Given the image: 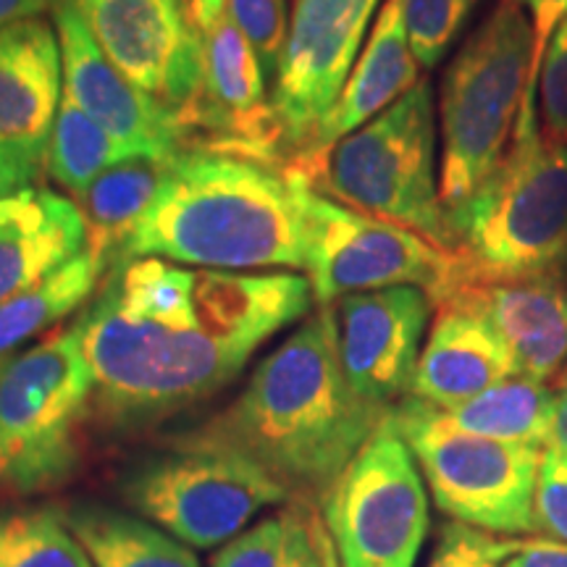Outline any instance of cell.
Listing matches in <instances>:
<instances>
[{"mask_svg": "<svg viewBox=\"0 0 567 567\" xmlns=\"http://www.w3.org/2000/svg\"><path fill=\"white\" fill-rule=\"evenodd\" d=\"M313 302L300 274L122 260L74 321L95 381L92 415L113 429H137L197 405Z\"/></svg>", "mask_w": 567, "mask_h": 567, "instance_id": "cell-1", "label": "cell"}, {"mask_svg": "<svg viewBox=\"0 0 567 567\" xmlns=\"http://www.w3.org/2000/svg\"><path fill=\"white\" fill-rule=\"evenodd\" d=\"M389 413L350 386L334 313L318 308L260 360L229 408L172 444L231 452L292 496L321 502Z\"/></svg>", "mask_w": 567, "mask_h": 567, "instance_id": "cell-2", "label": "cell"}, {"mask_svg": "<svg viewBox=\"0 0 567 567\" xmlns=\"http://www.w3.org/2000/svg\"><path fill=\"white\" fill-rule=\"evenodd\" d=\"M295 168L184 147L163 163L151 208L116 264L163 258L213 271L302 268V193Z\"/></svg>", "mask_w": 567, "mask_h": 567, "instance_id": "cell-3", "label": "cell"}, {"mask_svg": "<svg viewBox=\"0 0 567 567\" xmlns=\"http://www.w3.org/2000/svg\"><path fill=\"white\" fill-rule=\"evenodd\" d=\"M446 226L463 260L457 284L559 276L567 266V142L538 124V84H528L502 161L446 210Z\"/></svg>", "mask_w": 567, "mask_h": 567, "instance_id": "cell-4", "label": "cell"}, {"mask_svg": "<svg viewBox=\"0 0 567 567\" xmlns=\"http://www.w3.org/2000/svg\"><path fill=\"white\" fill-rule=\"evenodd\" d=\"M287 168L329 200L405 226L452 252L436 174V111L429 80L329 151Z\"/></svg>", "mask_w": 567, "mask_h": 567, "instance_id": "cell-5", "label": "cell"}, {"mask_svg": "<svg viewBox=\"0 0 567 567\" xmlns=\"http://www.w3.org/2000/svg\"><path fill=\"white\" fill-rule=\"evenodd\" d=\"M534 24L520 0H499L446 69L439 95L444 210L463 203L505 155L534 74Z\"/></svg>", "mask_w": 567, "mask_h": 567, "instance_id": "cell-6", "label": "cell"}, {"mask_svg": "<svg viewBox=\"0 0 567 567\" xmlns=\"http://www.w3.org/2000/svg\"><path fill=\"white\" fill-rule=\"evenodd\" d=\"M92 394L76 323L0 365V499L48 494L76 476Z\"/></svg>", "mask_w": 567, "mask_h": 567, "instance_id": "cell-7", "label": "cell"}, {"mask_svg": "<svg viewBox=\"0 0 567 567\" xmlns=\"http://www.w3.org/2000/svg\"><path fill=\"white\" fill-rule=\"evenodd\" d=\"M392 421L444 515L492 536L538 528L536 481L544 450L465 434L413 396L396 402Z\"/></svg>", "mask_w": 567, "mask_h": 567, "instance_id": "cell-8", "label": "cell"}, {"mask_svg": "<svg viewBox=\"0 0 567 567\" xmlns=\"http://www.w3.org/2000/svg\"><path fill=\"white\" fill-rule=\"evenodd\" d=\"M302 205V268L313 287L318 308L347 295L386 287H421L431 302L455 287L463 260L421 234L339 205L308 182Z\"/></svg>", "mask_w": 567, "mask_h": 567, "instance_id": "cell-9", "label": "cell"}, {"mask_svg": "<svg viewBox=\"0 0 567 567\" xmlns=\"http://www.w3.org/2000/svg\"><path fill=\"white\" fill-rule=\"evenodd\" d=\"M339 567H415L429 536L421 467L389 413L321 496Z\"/></svg>", "mask_w": 567, "mask_h": 567, "instance_id": "cell-10", "label": "cell"}, {"mask_svg": "<svg viewBox=\"0 0 567 567\" xmlns=\"http://www.w3.org/2000/svg\"><path fill=\"white\" fill-rule=\"evenodd\" d=\"M134 513L193 549H213L245 530L260 509L292 494L250 460L224 450L172 444L124 478Z\"/></svg>", "mask_w": 567, "mask_h": 567, "instance_id": "cell-11", "label": "cell"}, {"mask_svg": "<svg viewBox=\"0 0 567 567\" xmlns=\"http://www.w3.org/2000/svg\"><path fill=\"white\" fill-rule=\"evenodd\" d=\"M381 0H295L271 105L287 166L308 151L342 95Z\"/></svg>", "mask_w": 567, "mask_h": 567, "instance_id": "cell-12", "label": "cell"}, {"mask_svg": "<svg viewBox=\"0 0 567 567\" xmlns=\"http://www.w3.org/2000/svg\"><path fill=\"white\" fill-rule=\"evenodd\" d=\"M266 84L258 55L224 11L213 30L203 32L200 87L176 116L184 147L287 168Z\"/></svg>", "mask_w": 567, "mask_h": 567, "instance_id": "cell-13", "label": "cell"}, {"mask_svg": "<svg viewBox=\"0 0 567 567\" xmlns=\"http://www.w3.org/2000/svg\"><path fill=\"white\" fill-rule=\"evenodd\" d=\"M134 87L179 116L200 87L203 34L187 0H71Z\"/></svg>", "mask_w": 567, "mask_h": 567, "instance_id": "cell-14", "label": "cell"}, {"mask_svg": "<svg viewBox=\"0 0 567 567\" xmlns=\"http://www.w3.org/2000/svg\"><path fill=\"white\" fill-rule=\"evenodd\" d=\"M63 97L59 34L45 19L0 30V197L38 187Z\"/></svg>", "mask_w": 567, "mask_h": 567, "instance_id": "cell-15", "label": "cell"}, {"mask_svg": "<svg viewBox=\"0 0 567 567\" xmlns=\"http://www.w3.org/2000/svg\"><path fill=\"white\" fill-rule=\"evenodd\" d=\"M342 371L365 402L392 410L405 400L434 302L421 287H386L329 305Z\"/></svg>", "mask_w": 567, "mask_h": 567, "instance_id": "cell-16", "label": "cell"}, {"mask_svg": "<svg viewBox=\"0 0 567 567\" xmlns=\"http://www.w3.org/2000/svg\"><path fill=\"white\" fill-rule=\"evenodd\" d=\"M53 21L61 42L63 92L92 122L132 158L168 161L184 151V134L174 113L134 87L105 59L71 0H55Z\"/></svg>", "mask_w": 567, "mask_h": 567, "instance_id": "cell-17", "label": "cell"}, {"mask_svg": "<svg viewBox=\"0 0 567 567\" xmlns=\"http://www.w3.org/2000/svg\"><path fill=\"white\" fill-rule=\"evenodd\" d=\"M436 308H465L494 326L517 373L547 381L567 363V284L557 274L457 284Z\"/></svg>", "mask_w": 567, "mask_h": 567, "instance_id": "cell-18", "label": "cell"}, {"mask_svg": "<svg viewBox=\"0 0 567 567\" xmlns=\"http://www.w3.org/2000/svg\"><path fill=\"white\" fill-rule=\"evenodd\" d=\"M87 250V226L71 197L45 187L0 197V302L38 287Z\"/></svg>", "mask_w": 567, "mask_h": 567, "instance_id": "cell-19", "label": "cell"}, {"mask_svg": "<svg viewBox=\"0 0 567 567\" xmlns=\"http://www.w3.org/2000/svg\"><path fill=\"white\" fill-rule=\"evenodd\" d=\"M436 310L408 396L434 408H455L520 375L505 339L486 318L465 308Z\"/></svg>", "mask_w": 567, "mask_h": 567, "instance_id": "cell-20", "label": "cell"}, {"mask_svg": "<svg viewBox=\"0 0 567 567\" xmlns=\"http://www.w3.org/2000/svg\"><path fill=\"white\" fill-rule=\"evenodd\" d=\"M421 63H417L413 48H410L405 17H402V0H384L379 19H375L371 40L365 42L363 53L354 63L350 80H347L342 95L326 113L323 124L318 126L313 142L300 158V163L313 158L344 140L347 134L358 132L371 118L384 113L402 95L421 82Z\"/></svg>", "mask_w": 567, "mask_h": 567, "instance_id": "cell-21", "label": "cell"}, {"mask_svg": "<svg viewBox=\"0 0 567 567\" xmlns=\"http://www.w3.org/2000/svg\"><path fill=\"white\" fill-rule=\"evenodd\" d=\"M434 413L465 434L547 450L555 431V389L528 375H513L455 408H434Z\"/></svg>", "mask_w": 567, "mask_h": 567, "instance_id": "cell-22", "label": "cell"}, {"mask_svg": "<svg viewBox=\"0 0 567 567\" xmlns=\"http://www.w3.org/2000/svg\"><path fill=\"white\" fill-rule=\"evenodd\" d=\"M163 163L151 158L116 163L74 200L87 226V250L103 276L116 266L124 239L151 208L163 179Z\"/></svg>", "mask_w": 567, "mask_h": 567, "instance_id": "cell-23", "label": "cell"}, {"mask_svg": "<svg viewBox=\"0 0 567 567\" xmlns=\"http://www.w3.org/2000/svg\"><path fill=\"white\" fill-rule=\"evenodd\" d=\"M66 520L92 567H200L193 547L140 515L82 502L66 507Z\"/></svg>", "mask_w": 567, "mask_h": 567, "instance_id": "cell-24", "label": "cell"}, {"mask_svg": "<svg viewBox=\"0 0 567 567\" xmlns=\"http://www.w3.org/2000/svg\"><path fill=\"white\" fill-rule=\"evenodd\" d=\"M101 279V266L90 250H84L80 258L48 276L38 287L0 302V365L24 352L34 339L51 334L63 318L82 310V305L92 300Z\"/></svg>", "mask_w": 567, "mask_h": 567, "instance_id": "cell-25", "label": "cell"}, {"mask_svg": "<svg viewBox=\"0 0 567 567\" xmlns=\"http://www.w3.org/2000/svg\"><path fill=\"white\" fill-rule=\"evenodd\" d=\"M0 567H92L66 507L0 509Z\"/></svg>", "mask_w": 567, "mask_h": 567, "instance_id": "cell-26", "label": "cell"}, {"mask_svg": "<svg viewBox=\"0 0 567 567\" xmlns=\"http://www.w3.org/2000/svg\"><path fill=\"white\" fill-rule=\"evenodd\" d=\"M130 158L132 155L63 92L48 151V176L76 200L103 172Z\"/></svg>", "mask_w": 567, "mask_h": 567, "instance_id": "cell-27", "label": "cell"}, {"mask_svg": "<svg viewBox=\"0 0 567 567\" xmlns=\"http://www.w3.org/2000/svg\"><path fill=\"white\" fill-rule=\"evenodd\" d=\"M481 0H402L410 48L423 71L450 53Z\"/></svg>", "mask_w": 567, "mask_h": 567, "instance_id": "cell-28", "label": "cell"}, {"mask_svg": "<svg viewBox=\"0 0 567 567\" xmlns=\"http://www.w3.org/2000/svg\"><path fill=\"white\" fill-rule=\"evenodd\" d=\"M226 17L234 21L258 55L266 80L274 82L287 45L289 19L284 0H226Z\"/></svg>", "mask_w": 567, "mask_h": 567, "instance_id": "cell-29", "label": "cell"}, {"mask_svg": "<svg viewBox=\"0 0 567 567\" xmlns=\"http://www.w3.org/2000/svg\"><path fill=\"white\" fill-rule=\"evenodd\" d=\"M287 515V555L284 567H339V557L316 499L292 496Z\"/></svg>", "mask_w": 567, "mask_h": 567, "instance_id": "cell-30", "label": "cell"}, {"mask_svg": "<svg viewBox=\"0 0 567 567\" xmlns=\"http://www.w3.org/2000/svg\"><path fill=\"white\" fill-rule=\"evenodd\" d=\"M538 124L551 140L567 142V19L544 51L538 74Z\"/></svg>", "mask_w": 567, "mask_h": 567, "instance_id": "cell-31", "label": "cell"}, {"mask_svg": "<svg viewBox=\"0 0 567 567\" xmlns=\"http://www.w3.org/2000/svg\"><path fill=\"white\" fill-rule=\"evenodd\" d=\"M287 555V515L266 517L224 544L210 567H284Z\"/></svg>", "mask_w": 567, "mask_h": 567, "instance_id": "cell-32", "label": "cell"}, {"mask_svg": "<svg viewBox=\"0 0 567 567\" xmlns=\"http://www.w3.org/2000/svg\"><path fill=\"white\" fill-rule=\"evenodd\" d=\"M536 523L551 538L567 544V460L544 450L536 481Z\"/></svg>", "mask_w": 567, "mask_h": 567, "instance_id": "cell-33", "label": "cell"}, {"mask_svg": "<svg viewBox=\"0 0 567 567\" xmlns=\"http://www.w3.org/2000/svg\"><path fill=\"white\" fill-rule=\"evenodd\" d=\"M425 567H499L496 536L463 523H446Z\"/></svg>", "mask_w": 567, "mask_h": 567, "instance_id": "cell-34", "label": "cell"}, {"mask_svg": "<svg viewBox=\"0 0 567 567\" xmlns=\"http://www.w3.org/2000/svg\"><path fill=\"white\" fill-rule=\"evenodd\" d=\"M499 567H567V544L557 538H496Z\"/></svg>", "mask_w": 567, "mask_h": 567, "instance_id": "cell-35", "label": "cell"}, {"mask_svg": "<svg viewBox=\"0 0 567 567\" xmlns=\"http://www.w3.org/2000/svg\"><path fill=\"white\" fill-rule=\"evenodd\" d=\"M523 9L528 11L530 24H534V74H530V84H538V74H542L544 51H547L549 38L555 30L567 19V0H520Z\"/></svg>", "mask_w": 567, "mask_h": 567, "instance_id": "cell-36", "label": "cell"}, {"mask_svg": "<svg viewBox=\"0 0 567 567\" xmlns=\"http://www.w3.org/2000/svg\"><path fill=\"white\" fill-rule=\"evenodd\" d=\"M55 0H0V30L24 19H38L53 11Z\"/></svg>", "mask_w": 567, "mask_h": 567, "instance_id": "cell-37", "label": "cell"}, {"mask_svg": "<svg viewBox=\"0 0 567 567\" xmlns=\"http://www.w3.org/2000/svg\"><path fill=\"white\" fill-rule=\"evenodd\" d=\"M547 450H555L567 460V371L555 389V431H551Z\"/></svg>", "mask_w": 567, "mask_h": 567, "instance_id": "cell-38", "label": "cell"}, {"mask_svg": "<svg viewBox=\"0 0 567 567\" xmlns=\"http://www.w3.org/2000/svg\"><path fill=\"white\" fill-rule=\"evenodd\" d=\"M224 6H226V0H187L189 17H193L195 27L200 30V34L213 30V24L221 19Z\"/></svg>", "mask_w": 567, "mask_h": 567, "instance_id": "cell-39", "label": "cell"}]
</instances>
